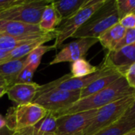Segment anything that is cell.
I'll return each mask as SVG.
<instances>
[{
  "label": "cell",
  "instance_id": "6da1fadb",
  "mask_svg": "<svg viewBox=\"0 0 135 135\" xmlns=\"http://www.w3.org/2000/svg\"><path fill=\"white\" fill-rule=\"evenodd\" d=\"M134 93L135 89H131L128 85L125 78L122 76L103 90L85 98L79 99L68 108L53 113L56 117H59L64 115L97 110L117 100Z\"/></svg>",
  "mask_w": 135,
  "mask_h": 135
},
{
  "label": "cell",
  "instance_id": "7a4b0ae2",
  "mask_svg": "<svg viewBox=\"0 0 135 135\" xmlns=\"http://www.w3.org/2000/svg\"><path fill=\"white\" fill-rule=\"evenodd\" d=\"M119 17L115 0H107L105 4L83 25L72 36L73 38H96L118 24Z\"/></svg>",
  "mask_w": 135,
  "mask_h": 135
},
{
  "label": "cell",
  "instance_id": "3957f363",
  "mask_svg": "<svg viewBox=\"0 0 135 135\" xmlns=\"http://www.w3.org/2000/svg\"><path fill=\"white\" fill-rule=\"evenodd\" d=\"M135 99V93L127 96L98 109L92 122L82 135H93L100 130L117 123Z\"/></svg>",
  "mask_w": 135,
  "mask_h": 135
},
{
  "label": "cell",
  "instance_id": "277c9868",
  "mask_svg": "<svg viewBox=\"0 0 135 135\" xmlns=\"http://www.w3.org/2000/svg\"><path fill=\"white\" fill-rule=\"evenodd\" d=\"M106 2L107 0H88L77 13L65 20L64 23L59 28H56L57 34L55 44H53L55 48L58 49L62 47L63 42L68 38L72 37Z\"/></svg>",
  "mask_w": 135,
  "mask_h": 135
},
{
  "label": "cell",
  "instance_id": "5b68a950",
  "mask_svg": "<svg viewBox=\"0 0 135 135\" xmlns=\"http://www.w3.org/2000/svg\"><path fill=\"white\" fill-rule=\"evenodd\" d=\"M116 71L118 70L106 65L104 62H102V63L99 66V70L97 72L90 75L81 77V78H73L70 74H68L53 81L48 82L44 85H40L36 97L40 96V94H42L43 93L46 91L51 90V89H62V90H67V91H81L85 87H87L89 85L93 83L97 79L103 76L111 74Z\"/></svg>",
  "mask_w": 135,
  "mask_h": 135
},
{
  "label": "cell",
  "instance_id": "8992f818",
  "mask_svg": "<svg viewBox=\"0 0 135 135\" xmlns=\"http://www.w3.org/2000/svg\"><path fill=\"white\" fill-rule=\"evenodd\" d=\"M47 113L46 109L32 102L9 108L5 119L6 126L13 131H16L34 127Z\"/></svg>",
  "mask_w": 135,
  "mask_h": 135
},
{
  "label": "cell",
  "instance_id": "52a82bcc",
  "mask_svg": "<svg viewBox=\"0 0 135 135\" xmlns=\"http://www.w3.org/2000/svg\"><path fill=\"white\" fill-rule=\"evenodd\" d=\"M51 2V0H24L0 13V20L39 25L44 8Z\"/></svg>",
  "mask_w": 135,
  "mask_h": 135
},
{
  "label": "cell",
  "instance_id": "ba28073f",
  "mask_svg": "<svg viewBox=\"0 0 135 135\" xmlns=\"http://www.w3.org/2000/svg\"><path fill=\"white\" fill-rule=\"evenodd\" d=\"M81 97V91L51 89L36 97L33 103L39 104L51 112H58L77 102Z\"/></svg>",
  "mask_w": 135,
  "mask_h": 135
},
{
  "label": "cell",
  "instance_id": "9c48e42d",
  "mask_svg": "<svg viewBox=\"0 0 135 135\" xmlns=\"http://www.w3.org/2000/svg\"><path fill=\"white\" fill-rule=\"evenodd\" d=\"M98 109L57 117L56 135H82L84 131L92 122Z\"/></svg>",
  "mask_w": 135,
  "mask_h": 135
},
{
  "label": "cell",
  "instance_id": "30bf717a",
  "mask_svg": "<svg viewBox=\"0 0 135 135\" xmlns=\"http://www.w3.org/2000/svg\"><path fill=\"white\" fill-rule=\"evenodd\" d=\"M97 42L98 39L96 38H80L72 41L64 45L49 64L55 65L66 62H73L79 59H82Z\"/></svg>",
  "mask_w": 135,
  "mask_h": 135
},
{
  "label": "cell",
  "instance_id": "8fae6325",
  "mask_svg": "<svg viewBox=\"0 0 135 135\" xmlns=\"http://www.w3.org/2000/svg\"><path fill=\"white\" fill-rule=\"evenodd\" d=\"M0 32L19 39H36L47 34L38 25L6 20H0Z\"/></svg>",
  "mask_w": 135,
  "mask_h": 135
},
{
  "label": "cell",
  "instance_id": "7c38bea8",
  "mask_svg": "<svg viewBox=\"0 0 135 135\" xmlns=\"http://www.w3.org/2000/svg\"><path fill=\"white\" fill-rule=\"evenodd\" d=\"M103 62L117 70L123 76L126 70L135 62V44L116 51H108Z\"/></svg>",
  "mask_w": 135,
  "mask_h": 135
},
{
  "label": "cell",
  "instance_id": "4fadbf2b",
  "mask_svg": "<svg viewBox=\"0 0 135 135\" xmlns=\"http://www.w3.org/2000/svg\"><path fill=\"white\" fill-rule=\"evenodd\" d=\"M40 85L35 82L16 83L8 87L6 94L9 99L17 105L32 103L35 100Z\"/></svg>",
  "mask_w": 135,
  "mask_h": 135
},
{
  "label": "cell",
  "instance_id": "5bb4252c",
  "mask_svg": "<svg viewBox=\"0 0 135 135\" xmlns=\"http://www.w3.org/2000/svg\"><path fill=\"white\" fill-rule=\"evenodd\" d=\"M27 56L17 59L9 60L0 64V75L5 79L8 87L13 85L18 74L25 66Z\"/></svg>",
  "mask_w": 135,
  "mask_h": 135
},
{
  "label": "cell",
  "instance_id": "9a60e30c",
  "mask_svg": "<svg viewBox=\"0 0 135 135\" xmlns=\"http://www.w3.org/2000/svg\"><path fill=\"white\" fill-rule=\"evenodd\" d=\"M127 29L119 23L105 31L98 37V42L108 51H112L123 38Z\"/></svg>",
  "mask_w": 135,
  "mask_h": 135
},
{
  "label": "cell",
  "instance_id": "2e32d148",
  "mask_svg": "<svg viewBox=\"0 0 135 135\" xmlns=\"http://www.w3.org/2000/svg\"><path fill=\"white\" fill-rule=\"evenodd\" d=\"M62 21V19L61 16L51 1V2L44 8L38 25L44 32L47 33L55 31L56 29V26L59 25Z\"/></svg>",
  "mask_w": 135,
  "mask_h": 135
},
{
  "label": "cell",
  "instance_id": "e0dca14e",
  "mask_svg": "<svg viewBox=\"0 0 135 135\" xmlns=\"http://www.w3.org/2000/svg\"><path fill=\"white\" fill-rule=\"evenodd\" d=\"M122 74L116 71L115 73H112L111 74L103 76L96 81H94L93 83L89 85L87 87L81 90V97L80 99L85 98L86 97H89L90 95H93L97 92H100L103 90L104 89L107 88L110 85H112L113 82H115L116 80H118L120 77H122Z\"/></svg>",
  "mask_w": 135,
  "mask_h": 135
},
{
  "label": "cell",
  "instance_id": "ac0fdd59",
  "mask_svg": "<svg viewBox=\"0 0 135 135\" xmlns=\"http://www.w3.org/2000/svg\"><path fill=\"white\" fill-rule=\"evenodd\" d=\"M88 0H61L52 1V3L62 20H66L77 13Z\"/></svg>",
  "mask_w": 135,
  "mask_h": 135
},
{
  "label": "cell",
  "instance_id": "d6986e66",
  "mask_svg": "<svg viewBox=\"0 0 135 135\" xmlns=\"http://www.w3.org/2000/svg\"><path fill=\"white\" fill-rule=\"evenodd\" d=\"M99 70V66L92 65L85 59H79L71 63L70 74L73 78H81L90 75Z\"/></svg>",
  "mask_w": 135,
  "mask_h": 135
},
{
  "label": "cell",
  "instance_id": "ffe728a7",
  "mask_svg": "<svg viewBox=\"0 0 135 135\" xmlns=\"http://www.w3.org/2000/svg\"><path fill=\"white\" fill-rule=\"evenodd\" d=\"M133 129H135V121L117 122L93 135H123Z\"/></svg>",
  "mask_w": 135,
  "mask_h": 135
},
{
  "label": "cell",
  "instance_id": "44dd1931",
  "mask_svg": "<svg viewBox=\"0 0 135 135\" xmlns=\"http://www.w3.org/2000/svg\"><path fill=\"white\" fill-rule=\"evenodd\" d=\"M36 39H19L0 32V51L9 52L19 47L33 41Z\"/></svg>",
  "mask_w": 135,
  "mask_h": 135
},
{
  "label": "cell",
  "instance_id": "7402d4cb",
  "mask_svg": "<svg viewBox=\"0 0 135 135\" xmlns=\"http://www.w3.org/2000/svg\"><path fill=\"white\" fill-rule=\"evenodd\" d=\"M57 117L51 112H48L47 115L34 127L39 131L45 133H55L56 130Z\"/></svg>",
  "mask_w": 135,
  "mask_h": 135
},
{
  "label": "cell",
  "instance_id": "603a6c76",
  "mask_svg": "<svg viewBox=\"0 0 135 135\" xmlns=\"http://www.w3.org/2000/svg\"><path fill=\"white\" fill-rule=\"evenodd\" d=\"M55 49L54 45H40L38 46L37 47H36L33 51H32L26 58V61H25V66L26 65H29L32 62H40L41 61V58L42 56L51 50H54Z\"/></svg>",
  "mask_w": 135,
  "mask_h": 135
},
{
  "label": "cell",
  "instance_id": "cb8c5ba5",
  "mask_svg": "<svg viewBox=\"0 0 135 135\" xmlns=\"http://www.w3.org/2000/svg\"><path fill=\"white\" fill-rule=\"evenodd\" d=\"M119 20L126 15L135 13V0H115Z\"/></svg>",
  "mask_w": 135,
  "mask_h": 135
},
{
  "label": "cell",
  "instance_id": "d4e9b609",
  "mask_svg": "<svg viewBox=\"0 0 135 135\" xmlns=\"http://www.w3.org/2000/svg\"><path fill=\"white\" fill-rule=\"evenodd\" d=\"M134 44H135V28L127 29V32H126L123 38L119 42V44L116 46V47L114 51L119 50L123 47L131 45Z\"/></svg>",
  "mask_w": 135,
  "mask_h": 135
},
{
  "label": "cell",
  "instance_id": "484cf974",
  "mask_svg": "<svg viewBox=\"0 0 135 135\" xmlns=\"http://www.w3.org/2000/svg\"><path fill=\"white\" fill-rule=\"evenodd\" d=\"M123 77L125 78L128 85L135 89V62L131 64L124 72Z\"/></svg>",
  "mask_w": 135,
  "mask_h": 135
},
{
  "label": "cell",
  "instance_id": "4316f807",
  "mask_svg": "<svg viewBox=\"0 0 135 135\" xmlns=\"http://www.w3.org/2000/svg\"><path fill=\"white\" fill-rule=\"evenodd\" d=\"M119 24L126 29L135 28V13H130L126 15L119 20Z\"/></svg>",
  "mask_w": 135,
  "mask_h": 135
},
{
  "label": "cell",
  "instance_id": "83f0119b",
  "mask_svg": "<svg viewBox=\"0 0 135 135\" xmlns=\"http://www.w3.org/2000/svg\"><path fill=\"white\" fill-rule=\"evenodd\" d=\"M126 121H135V99L130 106V108L126 111L123 115L118 122H126Z\"/></svg>",
  "mask_w": 135,
  "mask_h": 135
},
{
  "label": "cell",
  "instance_id": "f1b7e54d",
  "mask_svg": "<svg viewBox=\"0 0 135 135\" xmlns=\"http://www.w3.org/2000/svg\"><path fill=\"white\" fill-rule=\"evenodd\" d=\"M43 132L36 129L35 127H27L25 129L18 130L13 132V135H42Z\"/></svg>",
  "mask_w": 135,
  "mask_h": 135
},
{
  "label": "cell",
  "instance_id": "f546056e",
  "mask_svg": "<svg viewBox=\"0 0 135 135\" xmlns=\"http://www.w3.org/2000/svg\"><path fill=\"white\" fill-rule=\"evenodd\" d=\"M24 0H0V13L22 2Z\"/></svg>",
  "mask_w": 135,
  "mask_h": 135
},
{
  "label": "cell",
  "instance_id": "4dcf8cb0",
  "mask_svg": "<svg viewBox=\"0 0 135 135\" xmlns=\"http://www.w3.org/2000/svg\"><path fill=\"white\" fill-rule=\"evenodd\" d=\"M9 60H10V59H9V52L0 51V64H2L3 62H7Z\"/></svg>",
  "mask_w": 135,
  "mask_h": 135
},
{
  "label": "cell",
  "instance_id": "1f68e13d",
  "mask_svg": "<svg viewBox=\"0 0 135 135\" xmlns=\"http://www.w3.org/2000/svg\"><path fill=\"white\" fill-rule=\"evenodd\" d=\"M13 132L7 126L0 128V135H13Z\"/></svg>",
  "mask_w": 135,
  "mask_h": 135
},
{
  "label": "cell",
  "instance_id": "d6a6232c",
  "mask_svg": "<svg viewBox=\"0 0 135 135\" xmlns=\"http://www.w3.org/2000/svg\"><path fill=\"white\" fill-rule=\"evenodd\" d=\"M8 86L7 85H2L0 87V97H2L3 95H5L7 92Z\"/></svg>",
  "mask_w": 135,
  "mask_h": 135
},
{
  "label": "cell",
  "instance_id": "836d02e7",
  "mask_svg": "<svg viewBox=\"0 0 135 135\" xmlns=\"http://www.w3.org/2000/svg\"><path fill=\"white\" fill-rule=\"evenodd\" d=\"M6 126V119L5 118H3L2 115H0V128Z\"/></svg>",
  "mask_w": 135,
  "mask_h": 135
},
{
  "label": "cell",
  "instance_id": "e575fe53",
  "mask_svg": "<svg viewBox=\"0 0 135 135\" xmlns=\"http://www.w3.org/2000/svg\"><path fill=\"white\" fill-rule=\"evenodd\" d=\"M2 85H6V82L5 79L0 75V87Z\"/></svg>",
  "mask_w": 135,
  "mask_h": 135
},
{
  "label": "cell",
  "instance_id": "d590c367",
  "mask_svg": "<svg viewBox=\"0 0 135 135\" xmlns=\"http://www.w3.org/2000/svg\"><path fill=\"white\" fill-rule=\"evenodd\" d=\"M123 135H135V129H133V130L130 131L129 132L126 133L125 134Z\"/></svg>",
  "mask_w": 135,
  "mask_h": 135
},
{
  "label": "cell",
  "instance_id": "8d00e7d4",
  "mask_svg": "<svg viewBox=\"0 0 135 135\" xmlns=\"http://www.w3.org/2000/svg\"><path fill=\"white\" fill-rule=\"evenodd\" d=\"M42 135H56L55 133H45V132H43V134Z\"/></svg>",
  "mask_w": 135,
  "mask_h": 135
}]
</instances>
